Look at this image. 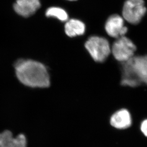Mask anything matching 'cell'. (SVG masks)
Wrapping results in <instances>:
<instances>
[{
  "label": "cell",
  "instance_id": "1",
  "mask_svg": "<svg viewBox=\"0 0 147 147\" xmlns=\"http://www.w3.org/2000/svg\"><path fill=\"white\" fill-rule=\"evenodd\" d=\"M17 79L30 88H46L50 85V76L45 65L31 59H19L14 65Z\"/></svg>",
  "mask_w": 147,
  "mask_h": 147
},
{
  "label": "cell",
  "instance_id": "8",
  "mask_svg": "<svg viewBox=\"0 0 147 147\" xmlns=\"http://www.w3.org/2000/svg\"><path fill=\"white\" fill-rule=\"evenodd\" d=\"M0 147H27L26 136L20 134L16 137L9 130L0 133Z\"/></svg>",
  "mask_w": 147,
  "mask_h": 147
},
{
  "label": "cell",
  "instance_id": "5",
  "mask_svg": "<svg viewBox=\"0 0 147 147\" xmlns=\"http://www.w3.org/2000/svg\"><path fill=\"white\" fill-rule=\"evenodd\" d=\"M147 11L143 0H127L122 10L124 19L131 24H139Z\"/></svg>",
  "mask_w": 147,
  "mask_h": 147
},
{
  "label": "cell",
  "instance_id": "7",
  "mask_svg": "<svg viewBox=\"0 0 147 147\" xmlns=\"http://www.w3.org/2000/svg\"><path fill=\"white\" fill-rule=\"evenodd\" d=\"M40 6V0H16L13 9L19 16L28 17L34 14Z\"/></svg>",
  "mask_w": 147,
  "mask_h": 147
},
{
  "label": "cell",
  "instance_id": "9",
  "mask_svg": "<svg viewBox=\"0 0 147 147\" xmlns=\"http://www.w3.org/2000/svg\"><path fill=\"white\" fill-rule=\"evenodd\" d=\"M110 124L116 129H123L129 127L132 123L131 117L128 110L122 109L116 112L111 116Z\"/></svg>",
  "mask_w": 147,
  "mask_h": 147
},
{
  "label": "cell",
  "instance_id": "6",
  "mask_svg": "<svg viewBox=\"0 0 147 147\" xmlns=\"http://www.w3.org/2000/svg\"><path fill=\"white\" fill-rule=\"evenodd\" d=\"M105 30L110 36L118 38L127 33V28L124 26L123 17L117 14L110 16L105 24Z\"/></svg>",
  "mask_w": 147,
  "mask_h": 147
},
{
  "label": "cell",
  "instance_id": "3",
  "mask_svg": "<svg viewBox=\"0 0 147 147\" xmlns=\"http://www.w3.org/2000/svg\"><path fill=\"white\" fill-rule=\"evenodd\" d=\"M85 47L92 58L96 62H103L110 55L111 49L106 38L93 36L88 38Z\"/></svg>",
  "mask_w": 147,
  "mask_h": 147
},
{
  "label": "cell",
  "instance_id": "2",
  "mask_svg": "<svg viewBox=\"0 0 147 147\" xmlns=\"http://www.w3.org/2000/svg\"><path fill=\"white\" fill-rule=\"evenodd\" d=\"M142 83L147 85V55L134 56L122 65V85L136 87Z\"/></svg>",
  "mask_w": 147,
  "mask_h": 147
},
{
  "label": "cell",
  "instance_id": "4",
  "mask_svg": "<svg viewBox=\"0 0 147 147\" xmlns=\"http://www.w3.org/2000/svg\"><path fill=\"white\" fill-rule=\"evenodd\" d=\"M136 50V45L133 42L125 36L117 38L111 48L115 58L122 63L132 58Z\"/></svg>",
  "mask_w": 147,
  "mask_h": 147
},
{
  "label": "cell",
  "instance_id": "12",
  "mask_svg": "<svg viewBox=\"0 0 147 147\" xmlns=\"http://www.w3.org/2000/svg\"><path fill=\"white\" fill-rule=\"evenodd\" d=\"M140 129L145 136L147 137V119L142 122L140 126Z\"/></svg>",
  "mask_w": 147,
  "mask_h": 147
},
{
  "label": "cell",
  "instance_id": "13",
  "mask_svg": "<svg viewBox=\"0 0 147 147\" xmlns=\"http://www.w3.org/2000/svg\"><path fill=\"white\" fill-rule=\"evenodd\" d=\"M69 1H76V0H69Z\"/></svg>",
  "mask_w": 147,
  "mask_h": 147
},
{
  "label": "cell",
  "instance_id": "10",
  "mask_svg": "<svg viewBox=\"0 0 147 147\" xmlns=\"http://www.w3.org/2000/svg\"><path fill=\"white\" fill-rule=\"evenodd\" d=\"M86 26L80 20L72 19L67 22L65 26V31L67 36L70 37L81 36L85 33Z\"/></svg>",
  "mask_w": 147,
  "mask_h": 147
},
{
  "label": "cell",
  "instance_id": "11",
  "mask_svg": "<svg viewBox=\"0 0 147 147\" xmlns=\"http://www.w3.org/2000/svg\"><path fill=\"white\" fill-rule=\"evenodd\" d=\"M45 15L47 17H55L62 22L67 21L68 18V14L65 10L59 7H50L47 10Z\"/></svg>",
  "mask_w": 147,
  "mask_h": 147
}]
</instances>
